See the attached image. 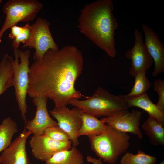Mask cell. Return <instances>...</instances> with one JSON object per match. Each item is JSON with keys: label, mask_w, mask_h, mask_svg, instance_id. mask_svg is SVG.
Wrapping results in <instances>:
<instances>
[{"label": "cell", "mask_w": 164, "mask_h": 164, "mask_svg": "<svg viewBox=\"0 0 164 164\" xmlns=\"http://www.w3.org/2000/svg\"><path fill=\"white\" fill-rule=\"evenodd\" d=\"M83 63L82 53L74 46L48 50L29 67L27 94L32 98L51 99L55 107L67 106L71 99L81 98L82 95L75 85Z\"/></svg>", "instance_id": "1"}, {"label": "cell", "mask_w": 164, "mask_h": 164, "mask_svg": "<svg viewBox=\"0 0 164 164\" xmlns=\"http://www.w3.org/2000/svg\"><path fill=\"white\" fill-rule=\"evenodd\" d=\"M2 2V0H0V3H1Z\"/></svg>", "instance_id": "30"}, {"label": "cell", "mask_w": 164, "mask_h": 164, "mask_svg": "<svg viewBox=\"0 0 164 164\" xmlns=\"http://www.w3.org/2000/svg\"><path fill=\"white\" fill-rule=\"evenodd\" d=\"M47 100L44 97L33 98V103L36 107V111L34 118L27 121L25 127L33 134H42L46 128L58 126L57 122L52 118L48 112Z\"/></svg>", "instance_id": "14"}, {"label": "cell", "mask_w": 164, "mask_h": 164, "mask_svg": "<svg viewBox=\"0 0 164 164\" xmlns=\"http://www.w3.org/2000/svg\"><path fill=\"white\" fill-rule=\"evenodd\" d=\"M142 28L145 36V45L154 62L152 75L155 77L164 72V45L158 34L151 28L143 24Z\"/></svg>", "instance_id": "13"}, {"label": "cell", "mask_w": 164, "mask_h": 164, "mask_svg": "<svg viewBox=\"0 0 164 164\" xmlns=\"http://www.w3.org/2000/svg\"><path fill=\"white\" fill-rule=\"evenodd\" d=\"M154 87L159 96L158 101L155 104L160 110L164 111V80L160 79L155 80Z\"/></svg>", "instance_id": "25"}, {"label": "cell", "mask_w": 164, "mask_h": 164, "mask_svg": "<svg viewBox=\"0 0 164 164\" xmlns=\"http://www.w3.org/2000/svg\"><path fill=\"white\" fill-rule=\"evenodd\" d=\"M17 124L9 116L0 124V153L11 144L14 135L18 132Z\"/></svg>", "instance_id": "19"}, {"label": "cell", "mask_w": 164, "mask_h": 164, "mask_svg": "<svg viewBox=\"0 0 164 164\" xmlns=\"http://www.w3.org/2000/svg\"><path fill=\"white\" fill-rule=\"evenodd\" d=\"M141 111L132 110L131 112L123 111L101 119L105 124L121 132H130L139 139L143 137L139 127L142 117Z\"/></svg>", "instance_id": "10"}, {"label": "cell", "mask_w": 164, "mask_h": 164, "mask_svg": "<svg viewBox=\"0 0 164 164\" xmlns=\"http://www.w3.org/2000/svg\"><path fill=\"white\" fill-rule=\"evenodd\" d=\"M29 144L33 157L44 162L56 153L70 149L72 146L70 140L65 142L56 141L43 134H33Z\"/></svg>", "instance_id": "9"}, {"label": "cell", "mask_w": 164, "mask_h": 164, "mask_svg": "<svg viewBox=\"0 0 164 164\" xmlns=\"http://www.w3.org/2000/svg\"><path fill=\"white\" fill-rule=\"evenodd\" d=\"M14 59L9 55L12 73V86L14 88L16 99L22 119L25 124L27 121L26 114L28 106L26 102L29 84V49L23 51L18 49H13Z\"/></svg>", "instance_id": "5"}, {"label": "cell", "mask_w": 164, "mask_h": 164, "mask_svg": "<svg viewBox=\"0 0 164 164\" xmlns=\"http://www.w3.org/2000/svg\"><path fill=\"white\" fill-rule=\"evenodd\" d=\"M147 71L142 70L137 73L135 76L133 86L130 92L126 95L128 97L136 96L146 93L151 86V84L146 76Z\"/></svg>", "instance_id": "22"}, {"label": "cell", "mask_w": 164, "mask_h": 164, "mask_svg": "<svg viewBox=\"0 0 164 164\" xmlns=\"http://www.w3.org/2000/svg\"><path fill=\"white\" fill-rule=\"evenodd\" d=\"M0 164H1V157L0 155Z\"/></svg>", "instance_id": "29"}, {"label": "cell", "mask_w": 164, "mask_h": 164, "mask_svg": "<svg viewBox=\"0 0 164 164\" xmlns=\"http://www.w3.org/2000/svg\"><path fill=\"white\" fill-rule=\"evenodd\" d=\"M84 112L80 108L69 109L66 106L54 107L49 111L57 121L58 126L68 135L73 146L76 147L79 144L78 134L82 124Z\"/></svg>", "instance_id": "8"}, {"label": "cell", "mask_w": 164, "mask_h": 164, "mask_svg": "<svg viewBox=\"0 0 164 164\" xmlns=\"http://www.w3.org/2000/svg\"><path fill=\"white\" fill-rule=\"evenodd\" d=\"M91 150L105 163L114 164L130 146V136L106 125L104 132L89 138Z\"/></svg>", "instance_id": "4"}, {"label": "cell", "mask_w": 164, "mask_h": 164, "mask_svg": "<svg viewBox=\"0 0 164 164\" xmlns=\"http://www.w3.org/2000/svg\"><path fill=\"white\" fill-rule=\"evenodd\" d=\"M22 31L12 41L13 49H18L21 43L24 44L29 40L31 34V26L28 23L23 26Z\"/></svg>", "instance_id": "24"}, {"label": "cell", "mask_w": 164, "mask_h": 164, "mask_svg": "<svg viewBox=\"0 0 164 164\" xmlns=\"http://www.w3.org/2000/svg\"><path fill=\"white\" fill-rule=\"evenodd\" d=\"M9 55H3L0 61V95L12 86L13 73Z\"/></svg>", "instance_id": "20"}, {"label": "cell", "mask_w": 164, "mask_h": 164, "mask_svg": "<svg viewBox=\"0 0 164 164\" xmlns=\"http://www.w3.org/2000/svg\"><path fill=\"white\" fill-rule=\"evenodd\" d=\"M32 133L25 127L0 155L2 164H31L26 151L27 140Z\"/></svg>", "instance_id": "12"}, {"label": "cell", "mask_w": 164, "mask_h": 164, "mask_svg": "<svg viewBox=\"0 0 164 164\" xmlns=\"http://www.w3.org/2000/svg\"><path fill=\"white\" fill-rule=\"evenodd\" d=\"M124 96L129 108L136 107L144 110L149 116L154 118L164 126V111L152 102L146 93L136 96L128 97L126 95Z\"/></svg>", "instance_id": "15"}, {"label": "cell", "mask_w": 164, "mask_h": 164, "mask_svg": "<svg viewBox=\"0 0 164 164\" xmlns=\"http://www.w3.org/2000/svg\"><path fill=\"white\" fill-rule=\"evenodd\" d=\"M111 0H97L84 5L78 18L80 32L110 57L116 55L115 31L118 23Z\"/></svg>", "instance_id": "2"}, {"label": "cell", "mask_w": 164, "mask_h": 164, "mask_svg": "<svg viewBox=\"0 0 164 164\" xmlns=\"http://www.w3.org/2000/svg\"><path fill=\"white\" fill-rule=\"evenodd\" d=\"M134 44L125 54L126 57L131 60L129 74L134 76L138 72L147 71L152 66L153 60L148 52L143 42L142 33L137 29L134 30Z\"/></svg>", "instance_id": "11"}, {"label": "cell", "mask_w": 164, "mask_h": 164, "mask_svg": "<svg viewBox=\"0 0 164 164\" xmlns=\"http://www.w3.org/2000/svg\"><path fill=\"white\" fill-rule=\"evenodd\" d=\"M45 164H84L82 153L76 147L60 151L45 162Z\"/></svg>", "instance_id": "18"}, {"label": "cell", "mask_w": 164, "mask_h": 164, "mask_svg": "<svg viewBox=\"0 0 164 164\" xmlns=\"http://www.w3.org/2000/svg\"><path fill=\"white\" fill-rule=\"evenodd\" d=\"M157 161L156 157L148 155L141 150H138L135 154L127 152L122 156L120 164H155Z\"/></svg>", "instance_id": "21"}, {"label": "cell", "mask_w": 164, "mask_h": 164, "mask_svg": "<svg viewBox=\"0 0 164 164\" xmlns=\"http://www.w3.org/2000/svg\"><path fill=\"white\" fill-rule=\"evenodd\" d=\"M82 117V124L78 133V137L86 135L89 138L99 135L104 131L106 125L97 117L84 112Z\"/></svg>", "instance_id": "16"}, {"label": "cell", "mask_w": 164, "mask_h": 164, "mask_svg": "<svg viewBox=\"0 0 164 164\" xmlns=\"http://www.w3.org/2000/svg\"><path fill=\"white\" fill-rule=\"evenodd\" d=\"M43 134L56 141L65 142L70 140L68 135L58 126L46 128Z\"/></svg>", "instance_id": "23"}, {"label": "cell", "mask_w": 164, "mask_h": 164, "mask_svg": "<svg viewBox=\"0 0 164 164\" xmlns=\"http://www.w3.org/2000/svg\"><path fill=\"white\" fill-rule=\"evenodd\" d=\"M164 126L150 116L143 123L142 129L149 138L150 144L154 146H164Z\"/></svg>", "instance_id": "17"}, {"label": "cell", "mask_w": 164, "mask_h": 164, "mask_svg": "<svg viewBox=\"0 0 164 164\" xmlns=\"http://www.w3.org/2000/svg\"><path fill=\"white\" fill-rule=\"evenodd\" d=\"M23 28V26H19L16 25L12 26L10 28V32L9 35V38L11 39H14L22 31Z\"/></svg>", "instance_id": "26"}, {"label": "cell", "mask_w": 164, "mask_h": 164, "mask_svg": "<svg viewBox=\"0 0 164 164\" xmlns=\"http://www.w3.org/2000/svg\"><path fill=\"white\" fill-rule=\"evenodd\" d=\"M43 6L37 0H9L4 5L2 12L5 19L0 30V43L5 32L20 22H29L34 20Z\"/></svg>", "instance_id": "6"}, {"label": "cell", "mask_w": 164, "mask_h": 164, "mask_svg": "<svg viewBox=\"0 0 164 164\" xmlns=\"http://www.w3.org/2000/svg\"><path fill=\"white\" fill-rule=\"evenodd\" d=\"M50 25L46 19L38 17L31 26L30 38L23 47L35 49L33 57L35 60L41 59L49 49H59L50 32Z\"/></svg>", "instance_id": "7"}, {"label": "cell", "mask_w": 164, "mask_h": 164, "mask_svg": "<svg viewBox=\"0 0 164 164\" xmlns=\"http://www.w3.org/2000/svg\"><path fill=\"white\" fill-rule=\"evenodd\" d=\"M68 104L82 109L84 112L96 117H109L128 110L124 95H116L99 86L93 94L84 100L73 98Z\"/></svg>", "instance_id": "3"}, {"label": "cell", "mask_w": 164, "mask_h": 164, "mask_svg": "<svg viewBox=\"0 0 164 164\" xmlns=\"http://www.w3.org/2000/svg\"><path fill=\"white\" fill-rule=\"evenodd\" d=\"M86 159L87 162L93 164H103L102 160L100 159H96L89 155L87 156Z\"/></svg>", "instance_id": "27"}, {"label": "cell", "mask_w": 164, "mask_h": 164, "mask_svg": "<svg viewBox=\"0 0 164 164\" xmlns=\"http://www.w3.org/2000/svg\"><path fill=\"white\" fill-rule=\"evenodd\" d=\"M159 164H164V160L162 161Z\"/></svg>", "instance_id": "28"}]
</instances>
